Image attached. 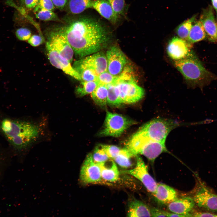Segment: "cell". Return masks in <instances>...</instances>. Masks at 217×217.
Segmentation results:
<instances>
[{"label": "cell", "instance_id": "1", "mask_svg": "<svg viewBox=\"0 0 217 217\" xmlns=\"http://www.w3.org/2000/svg\"><path fill=\"white\" fill-rule=\"evenodd\" d=\"M60 29L80 58L99 52L109 39L106 27L91 17L78 18Z\"/></svg>", "mask_w": 217, "mask_h": 217}, {"label": "cell", "instance_id": "2", "mask_svg": "<svg viewBox=\"0 0 217 217\" xmlns=\"http://www.w3.org/2000/svg\"><path fill=\"white\" fill-rule=\"evenodd\" d=\"M40 130L30 122L0 115V134L16 150L28 147L38 137Z\"/></svg>", "mask_w": 217, "mask_h": 217}, {"label": "cell", "instance_id": "3", "mask_svg": "<svg viewBox=\"0 0 217 217\" xmlns=\"http://www.w3.org/2000/svg\"><path fill=\"white\" fill-rule=\"evenodd\" d=\"M174 65L185 79L193 86L203 87L217 79L207 70L192 51L185 58L174 61Z\"/></svg>", "mask_w": 217, "mask_h": 217}, {"label": "cell", "instance_id": "4", "mask_svg": "<svg viewBox=\"0 0 217 217\" xmlns=\"http://www.w3.org/2000/svg\"><path fill=\"white\" fill-rule=\"evenodd\" d=\"M178 125L171 120L157 118L144 124L135 133L148 140L165 142L169 133Z\"/></svg>", "mask_w": 217, "mask_h": 217}, {"label": "cell", "instance_id": "5", "mask_svg": "<svg viewBox=\"0 0 217 217\" xmlns=\"http://www.w3.org/2000/svg\"><path fill=\"white\" fill-rule=\"evenodd\" d=\"M136 123L120 114L107 111L104 127L99 135L118 137L128 128Z\"/></svg>", "mask_w": 217, "mask_h": 217}, {"label": "cell", "instance_id": "6", "mask_svg": "<svg viewBox=\"0 0 217 217\" xmlns=\"http://www.w3.org/2000/svg\"><path fill=\"white\" fill-rule=\"evenodd\" d=\"M114 84L118 87L119 98L122 104L136 103L144 96V90L137 84L135 80H118Z\"/></svg>", "mask_w": 217, "mask_h": 217}, {"label": "cell", "instance_id": "7", "mask_svg": "<svg viewBox=\"0 0 217 217\" xmlns=\"http://www.w3.org/2000/svg\"><path fill=\"white\" fill-rule=\"evenodd\" d=\"M73 67L77 68L89 69L98 76L101 73L107 71V63L106 55L103 52H98L87 56L75 61Z\"/></svg>", "mask_w": 217, "mask_h": 217}, {"label": "cell", "instance_id": "8", "mask_svg": "<svg viewBox=\"0 0 217 217\" xmlns=\"http://www.w3.org/2000/svg\"><path fill=\"white\" fill-rule=\"evenodd\" d=\"M46 44L70 62L72 61L74 53V50L60 29L49 33Z\"/></svg>", "mask_w": 217, "mask_h": 217}, {"label": "cell", "instance_id": "9", "mask_svg": "<svg viewBox=\"0 0 217 217\" xmlns=\"http://www.w3.org/2000/svg\"><path fill=\"white\" fill-rule=\"evenodd\" d=\"M195 204L205 211L217 212V194L200 182L193 197Z\"/></svg>", "mask_w": 217, "mask_h": 217}, {"label": "cell", "instance_id": "10", "mask_svg": "<svg viewBox=\"0 0 217 217\" xmlns=\"http://www.w3.org/2000/svg\"><path fill=\"white\" fill-rule=\"evenodd\" d=\"M135 157L136 165L133 169L124 171L137 179L143 184L147 190L153 195L154 193L157 183L149 173L147 166L142 158L139 155Z\"/></svg>", "mask_w": 217, "mask_h": 217}, {"label": "cell", "instance_id": "11", "mask_svg": "<svg viewBox=\"0 0 217 217\" xmlns=\"http://www.w3.org/2000/svg\"><path fill=\"white\" fill-rule=\"evenodd\" d=\"M106 56L108 71L113 75H119L127 62L125 55L118 46H113L107 51Z\"/></svg>", "mask_w": 217, "mask_h": 217}, {"label": "cell", "instance_id": "12", "mask_svg": "<svg viewBox=\"0 0 217 217\" xmlns=\"http://www.w3.org/2000/svg\"><path fill=\"white\" fill-rule=\"evenodd\" d=\"M80 180L84 184L96 183L102 180L101 169L99 164L95 163L92 154H88L81 168Z\"/></svg>", "mask_w": 217, "mask_h": 217}, {"label": "cell", "instance_id": "13", "mask_svg": "<svg viewBox=\"0 0 217 217\" xmlns=\"http://www.w3.org/2000/svg\"><path fill=\"white\" fill-rule=\"evenodd\" d=\"M46 48L48 59L53 66L74 79L82 81L80 75L71 66V62L47 44Z\"/></svg>", "mask_w": 217, "mask_h": 217}, {"label": "cell", "instance_id": "14", "mask_svg": "<svg viewBox=\"0 0 217 217\" xmlns=\"http://www.w3.org/2000/svg\"><path fill=\"white\" fill-rule=\"evenodd\" d=\"M192 44L187 40L174 37L169 41L167 48L169 56L174 61L183 59L192 51Z\"/></svg>", "mask_w": 217, "mask_h": 217}, {"label": "cell", "instance_id": "15", "mask_svg": "<svg viewBox=\"0 0 217 217\" xmlns=\"http://www.w3.org/2000/svg\"><path fill=\"white\" fill-rule=\"evenodd\" d=\"M165 142L152 140L144 141L140 145L136 152V155L141 154L153 162L161 153L167 152Z\"/></svg>", "mask_w": 217, "mask_h": 217}, {"label": "cell", "instance_id": "16", "mask_svg": "<svg viewBox=\"0 0 217 217\" xmlns=\"http://www.w3.org/2000/svg\"><path fill=\"white\" fill-rule=\"evenodd\" d=\"M201 22L208 39L210 42H217V22L216 21L212 8L210 6L204 10L201 14Z\"/></svg>", "mask_w": 217, "mask_h": 217}, {"label": "cell", "instance_id": "17", "mask_svg": "<svg viewBox=\"0 0 217 217\" xmlns=\"http://www.w3.org/2000/svg\"><path fill=\"white\" fill-rule=\"evenodd\" d=\"M195 203L193 198L186 197L177 199L168 204L167 208L172 212L192 217L190 212L193 210Z\"/></svg>", "mask_w": 217, "mask_h": 217}, {"label": "cell", "instance_id": "18", "mask_svg": "<svg viewBox=\"0 0 217 217\" xmlns=\"http://www.w3.org/2000/svg\"><path fill=\"white\" fill-rule=\"evenodd\" d=\"M153 195L158 202L165 205H168L178 198L177 193L174 189L162 183H157Z\"/></svg>", "mask_w": 217, "mask_h": 217}, {"label": "cell", "instance_id": "19", "mask_svg": "<svg viewBox=\"0 0 217 217\" xmlns=\"http://www.w3.org/2000/svg\"><path fill=\"white\" fill-rule=\"evenodd\" d=\"M92 8L111 23L115 24L117 22L118 15L113 11L108 0H93Z\"/></svg>", "mask_w": 217, "mask_h": 217}, {"label": "cell", "instance_id": "20", "mask_svg": "<svg viewBox=\"0 0 217 217\" xmlns=\"http://www.w3.org/2000/svg\"><path fill=\"white\" fill-rule=\"evenodd\" d=\"M128 217H151L150 209L142 201L135 199L129 203L127 212Z\"/></svg>", "mask_w": 217, "mask_h": 217}, {"label": "cell", "instance_id": "21", "mask_svg": "<svg viewBox=\"0 0 217 217\" xmlns=\"http://www.w3.org/2000/svg\"><path fill=\"white\" fill-rule=\"evenodd\" d=\"M101 169L102 178L105 181L114 182L119 178V172L115 162L111 160V164L108 166L105 162L99 164Z\"/></svg>", "mask_w": 217, "mask_h": 217}, {"label": "cell", "instance_id": "22", "mask_svg": "<svg viewBox=\"0 0 217 217\" xmlns=\"http://www.w3.org/2000/svg\"><path fill=\"white\" fill-rule=\"evenodd\" d=\"M93 0H68L67 10L73 14H80L86 9L92 7Z\"/></svg>", "mask_w": 217, "mask_h": 217}, {"label": "cell", "instance_id": "23", "mask_svg": "<svg viewBox=\"0 0 217 217\" xmlns=\"http://www.w3.org/2000/svg\"><path fill=\"white\" fill-rule=\"evenodd\" d=\"M91 94L92 99L97 105L103 108L106 106L108 95L106 85L99 84Z\"/></svg>", "mask_w": 217, "mask_h": 217}, {"label": "cell", "instance_id": "24", "mask_svg": "<svg viewBox=\"0 0 217 217\" xmlns=\"http://www.w3.org/2000/svg\"><path fill=\"white\" fill-rule=\"evenodd\" d=\"M206 37L203 25L201 22L199 20L192 25L187 41L192 44L203 40Z\"/></svg>", "mask_w": 217, "mask_h": 217}, {"label": "cell", "instance_id": "25", "mask_svg": "<svg viewBox=\"0 0 217 217\" xmlns=\"http://www.w3.org/2000/svg\"><path fill=\"white\" fill-rule=\"evenodd\" d=\"M108 90L107 103L109 105L115 107L120 106L122 104L116 85L111 84L106 85Z\"/></svg>", "mask_w": 217, "mask_h": 217}, {"label": "cell", "instance_id": "26", "mask_svg": "<svg viewBox=\"0 0 217 217\" xmlns=\"http://www.w3.org/2000/svg\"><path fill=\"white\" fill-rule=\"evenodd\" d=\"M134 156L126 148L121 149L118 155L113 159L120 166L125 168L132 165L131 159Z\"/></svg>", "mask_w": 217, "mask_h": 217}, {"label": "cell", "instance_id": "27", "mask_svg": "<svg viewBox=\"0 0 217 217\" xmlns=\"http://www.w3.org/2000/svg\"><path fill=\"white\" fill-rule=\"evenodd\" d=\"M36 17L43 21H61L57 15L52 11L41 8L36 5L34 9Z\"/></svg>", "mask_w": 217, "mask_h": 217}, {"label": "cell", "instance_id": "28", "mask_svg": "<svg viewBox=\"0 0 217 217\" xmlns=\"http://www.w3.org/2000/svg\"><path fill=\"white\" fill-rule=\"evenodd\" d=\"M196 17L187 19L179 25L176 28V33L179 37L187 40L193 23Z\"/></svg>", "mask_w": 217, "mask_h": 217}, {"label": "cell", "instance_id": "29", "mask_svg": "<svg viewBox=\"0 0 217 217\" xmlns=\"http://www.w3.org/2000/svg\"><path fill=\"white\" fill-rule=\"evenodd\" d=\"M99 84L97 81H82L75 90V93L78 96H83L91 93Z\"/></svg>", "mask_w": 217, "mask_h": 217}, {"label": "cell", "instance_id": "30", "mask_svg": "<svg viewBox=\"0 0 217 217\" xmlns=\"http://www.w3.org/2000/svg\"><path fill=\"white\" fill-rule=\"evenodd\" d=\"M92 155L93 161L98 164L104 163L110 159L105 149L100 145L95 148Z\"/></svg>", "mask_w": 217, "mask_h": 217}, {"label": "cell", "instance_id": "31", "mask_svg": "<svg viewBox=\"0 0 217 217\" xmlns=\"http://www.w3.org/2000/svg\"><path fill=\"white\" fill-rule=\"evenodd\" d=\"M118 76L113 75L107 71L98 76L97 81L99 84L105 85L114 84L116 82Z\"/></svg>", "mask_w": 217, "mask_h": 217}, {"label": "cell", "instance_id": "32", "mask_svg": "<svg viewBox=\"0 0 217 217\" xmlns=\"http://www.w3.org/2000/svg\"><path fill=\"white\" fill-rule=\"evenodd\" d=\"M113 11L118 15L124 14L125 4L124 0H108Z\"/></svg>", "mask_w": 217, "mask_h": 217}, {"label": "cell", "instance_id": "33", "mask_svg": "<svg viewBox=\"0 0 217 217\" xmlns=\"http://www.w3.org/2000/svg\"><path fill=\"white\" fill-rule=\"evenodd\" d=\"M110 159H114L119 154L121 149L116 146L112 145L101 144Z\"/></svg>", "mask_w": 217, "mask_h": 217}, {"label": "cell", "instance_id": "34", "mask_svg": "<svg viewBox=\"0 0 217 217\" xmlns=\"http://www.w3.org/2000/svg\"><path fill=\"white\" fill-rule=\"evenodd\" d=\"M15 34L18 39L21 41L28 40L31 36V31L25 28H21L16 31Z\"/></svg>", "mask_w": 217, "mask_h": 217}, {"label": "cell", "instance_id": "35", "mask_svg": "<svg viewBox=\"0 0 217 217\" xmlns=\"http://www.w3.org/2000/svg\"><path fill=\"white\" fill-rule=\"evenodd\" d=\"M44 41V39L41 35H34L31 36L28 39V43L31 46L37 47L42 44Z\"/></svg>", "mask_w": 217, "mask_h": 217}, {"label": "cell", "instance_id": "36", "mask_svg": "<svg viewBox=\"0 0 217 217\" xmlns=\"http://www.w3.org/2000/svg\"><path fill=\"white\" fill-rule=\"evenodd\" d=\"M37 5L41 8L52 11L54 10L55 8L52 0H39Z\"/></svg>", "mask_w": 217, "mask_h": 217}, {"label": "cell", "instance_id": "37", "mask_svg": "<svg viewBox=\"0 0 217 217\" xmlns=\"http://www.w3.org/2000/svg\"><path fill=\"white\" fill-rule=\"evenodd\" d=\"M150 209L151 217H166L165 211L155 208Z\"/></svg>", "mask_w": 217, "mask_h": 217}, {"label": "cell", "instance_id": "38", "mask_svg": "<svg viewBox=\"0 0 217 217\" xmlns=\"http://www.w3.org/2000/svg\"><path fill=\"white\" fill-rule=\"evenodd\" d=\"M192 217H217V214L208 211L196 212L192 214Z\"/></svg>", "mask_w": 217, "mask_h": 217}, {"label": "cell", "instance_id": "39", "mask_svg": "<svg viewBox=\"0 0 217 217\" xmlns=\"http://www.w3.org/2000/svg\"><path fill=\"white\" fill-rule=\"evenodd\" d=\"M55 7L59 9H63L67 5L68 0H52Z\"/></svg>", "mask_w": 217, "mask_h": 217}, {"label": "cell", "instance_id": "40", "mask_svg": "<svg viewBox=\"0 0 217 217\" xmlns=\"http://www.w3.org/2000/svg\"><path fill=\"white\" fill-rule=\"evenodd\" d=\"M39 0H24L26 7L28 8H35L38 4Z\"/></svg>", "mask_w": 217, "mask_h": 217}, {"label": "cell", "instance_id": "41", "mask_svg": "<svg viewBox=\"0 0 217 217\" xmlns=\"http://www.w3.org/2000/svg\"><path fill=\"white\" fill-rule=\"evenodd\" d=\"M213 6L217 11V0H212Z\"/></svg>", "mask_w": 217, "mask_h": 217}]
</instances>
